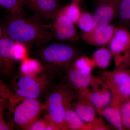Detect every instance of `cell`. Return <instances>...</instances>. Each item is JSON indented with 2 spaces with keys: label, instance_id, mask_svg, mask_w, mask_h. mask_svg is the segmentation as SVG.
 <instances>
[{
  "label": "cell",
  "instance_id": "cell-1",
  "mask_svg": "<svg viewBox=\"0 0 130 130\" xmlns=\"http://www.w3.org/2000/svg\"><path fill=\"white\" fill-rule=\"evenodd\" d=\"M3 32L15 42L40 45L54 38L52 29L39 19L9 12L3 24Z\"/></svg>",
  "mask_w": 130,
  "mask_h": 130
},
{
  "label": "cell",
  "instance_id": "cell-2",
  "mask_svg": "<svg viewBox=\"0 0 130 130\" xmlns=\"http://www.w3.org/2000/svg\"><path fill=\"white\" fill-rule=\"evenodd\" d=\"M78 95V91L66 83L58 84L47 94L43 106L46 113L45 118L58 130H64L65 113Z\"/></svg>",
  "mask_w": 130,
  "mask_h": 130
},
{
  "label": "cell",
  "instance_id": "cell-3",
  "mask_svg": "<svg viewBox=\"0 0 130 130\" xmlns=\"http://www.w3.org/2000/svg\"><path fill=\"white\" fill-rule=\"evenodd\" d=\"M39 56L44 70L49 73L65 70L80 56L74 47L60 43H53L40 50Z\"/></svg>",
  "mask_w": 130,
  "mask_h": 130
},
{
  "label": "cell",
  "instance_id": "cell-4",
  "mask_svg": "<svg viewBox=\"0 0 130 130\" xmlns=\"http://www.w3.org/2000/svg\"><path fill=\"white\" fill-rule=\"evenodd\" d=\"M12 121L25 130L29 127L38 117L43 106L37 99H30L13 95L9 105Z\"/></svg>",
  "mask_w": 130,
  "mask_h": 130
},
{
  "label": "cell",
  "instance_id": "cell-5",
  "mask_svg": "<svg viewBox=\"0 0 130 130\" xmlns=\"http://www.w3.org/2000/svg\"><path fill=\"white\" fill-rule=\"evenodd\" d=\"M13 83L14 95L25 98L37 99L48 82L46 76L43 72L34 76L22 73L14 78Z\"/></svg>",
  "mask_w": 130,
  "mask_h": 130
},
{
  "label": "cell",
  "instance_id": "cell-6",
  "mask_svg": "<svg viewBox=\"0 0 130 130\" xmlns=\"http://www.w3.org/2000/svg\"><path fill=\"white\" fill-rule=\"evenodd\" d=\"M108 46L112 54L115 68H118L127 58L130 50L129 29L121 25L116 27L113 37Z\"/></svg>",
  "mask_w": 130,
  "mask_h": 130
},
{
  "label": "cell",
  "instance_id": "cell-7",
  "mask_svg": "<svg viewBox=\"0 0 130 130\" xmlns=\"http://www.w3.org/2000/svg\"><path fill=\"white\" fill-rule=\"evenodd\" d=\"M78 91L91 103L100 116L103 109L109 106L112 100L111 91L105 82L100 86L89 87Z\"/></svg>",
  "mask_w": 130,
  "mask_h": 130
},
{
  "label": "cell",
  "instance_id": "cell-8",
  "mask_svg": "<svg viewBox=\"0 0 130 130\" xmlns=\"http://www.w3.org/2000/svg\"><path fill=\"white\" fill-rule=\"evenodd\" d=\"M64 71L66 83L77 90L91 87L103 81L101 77L96 76L92 73L84 72L71 66Z\"/></svg>",
  "mask_w": 130,
  "mask_h": 130
},
{
  "label": "cell",
  "instance_id": "cell-9",
  "mask_svg": "<svg viewBox=\"0 0 130 130\" xmlns=\"http://www.w3.org/2000/svg\"><path fill=\"white\" fill-rule=\"evenodd\" d=\"M121 0H107L96 3L93 14L95 29H101L109 25L116 16Z\"/></svg>",
  "mask_w": 130,
  "mask_h": 130
},
{
  "label": "cell",
  "instance_id": "cell-10",
  "mask_svg": "<svg viewBox=\"0 0 130 130\" xmlns=\"http://www.w3.org/2000/svg\"><path fill=\"white\" fill-rule=\"evenodd\" d=\"M24 6L35 12L38 18L54 19L61 9L59 0H22Z\"/></svg>",
  "mask_w": 130,
  "mask_h": 130
},
{
  "label": "cell",
  "instance_id": "cell-11",
  "mask_svg": "<svg viewBox=\"0 0 130 130\" xmlns=\"http://www.w3.org/2000/svg\"><path fill=\"white\" fill-rule=\"evenodd\" d=\"M52 28L54 38L60 42H75L79 40L75 24L66 17L58 14Z\"/></svg>",
  "mask_w": 130,
  "mask_h": 130
},
{
  "label": "cell",
  "instance_id": "cell-12",
  "mask_svg": "<svg viewBox=\"0 0 130 130\" xmlns=\"http://www.w3.org/2000/svg\"><path fill=\"white\" fill-rule=\"evenodd\" d=\"M1 36L0 40L1 72L5 76H9L13 71V51L15 41L4 32Z\"/></svg>",
  "mask_w": 130,
  "mask_h": 130
},
{
  "label": "cell",
  "instance_id": "cell-13",
  "mask_svg": "<svg viewBox=\"0 0 130 130\" xmlns=\"http://www.w3.org/2000/svg\"><path fill=\"white\" fill-rule=\"evenodd\" d=\"M116 27L109 24L102 29H95L90 32H82L80 36L84 41L91 46H103L108 45L111 40Z\"/></svg>",
  "mask_w": 130,
  "mask_h": 130
},
{
  "label": "cell",
  "instance_id": "cell-14",
  "mask_svg": "<svg viewBox=\"0 0 130 130\" xmlns=\"http://www.w3.org/2000/svg\"><path fill=\"white\" fill-rule=\"evenodd\" d=\"M71 108L86 123H91L98 118L97 111L94 106L87 98L79 94L77 98L72 103Z\"/></svg>",
  "mask_w": 130,
  "mask_h": 130
},
{
  "label": "cell",
  "instance_id": "cell-15",
  "mask_svg": "<svg viewBox=\"0 0 130 130\" xmlns=\"http://www.w3.org/2000/svg\"><path fill=\"white\" fill-rule=\"evenodd\" d=\"M122 103L113 96L109 106L105 108L102 112V116L110 125L118 130H124L120 116V108Z\"/></svg>",
  "mask_w": 130,
  "mask_h": 130
},
{
  "label": "cell",
  "instance_id": "cell-16",
  "mask_svg": "<svg viewBox=\"0 0 130 130\" xmlns=\"http://www.w3.org/2000/svg\"><path fill=\"white\" fill-rule=\"evenodd\" d=\"M64 120V130H93L90 123L83 121L71 108L66 112Z\"/></svg>",
  "mask_w": 130,
  "mask_h": 130
},
{
  "label": "cell",
  "instance_id": "cell-17",
  "mask_svg": "<svg viewBox=\"0 0 130 130\" xmlns=\"http://www.w3.org/2000/svg\"><path fill=\"white\" fill-rule=\"evenodd\" d=\"M20 70L23 74L28 76H37L44 70L42 64L36 59L26 58L22 60Z\"/></svg>",
  "mask_w": 130,
  "mask_h": 130
},
{
  "label": "cell",
  "instance_id": "cell-18",
  "mask_svg": "<svg viewBox=\"0 0 130 130\" xmlns=\"http://www.w3.org/2000/svg\"><path fill=\"white\" fill-rule=\"evenodd\" d=\"M112 57V54L109 48L103 46L96 50L91 58L94 61L96 67L105 70L109 67Z\"/></svg>",
  "mask_w": 130,
  "mask_h": 130
},
{
  "label": "cell",
  "instance_id": "cell-19",
  "mask_svg": "<svg viewBox=\"0 0 130 130\" xmlns=\"http://www.w3.org/2000/svg\"><path fill=\"white\" fill-rule=\"evenodd\" d=\"M79 5L71 1L62 7L58 14L64 15L76 24L77 23L82 13Z\"/></svg>",
  "mask_w": 130,
  "mask_h": 130
},
{
  "label": "cell",
  "instance_id": "cell-20",
  "mask_svg": "<svg viewBox=\"0 0 130 130\" xmlns=\"http://www.w3.org/2000/svg\"><path fill=\"white\" fill-rule=\"evenodd\" d=\"M116 17L120 25L130 28V0H121Z\"/></svg>",
  "mask_w": 130,
  "mask_h": 130
},
{
  "label": "cell",
  "instance_id": "cell-21",
  "mask_svg": "<svg viewBox=\"0 0 130 130\" xmlns=\"http://www.w3.org/2000/svg\"><path fill=\"white\" fill-rule=\"evenodd\" d=\"M71 66L84 72L90 73H92L94 68L96 67L93 59L86 56H79L73 63Z\"/></svg>",
  "mask_w": 130,
  "mask_h": 130
},
{
  "label": "cell",
  "instance_id": "cell-22",
  "mask_svg": "<svg viewBox=\"0 0 130 130\" xmlns=\"http://www.w3.org/2000/svg\"><path fill=\"white\" fill-rule=\"evenodd\" d=\"M77 24L83 32H90L95 29L93 14L89 12H82Z\"/></svg>",
  "mask_w": 130,
  "mask_h": 130
},
{
  "label": "cell",
  "instance_id": "cell-23",
  "mask_svg": "<svg viewBox=\"0 0 130 130\" xmlns=\"http://www.w3.org/2000/svg\"><path fill=\"white\" fill-rule=\"evenodd\" d=\"M0 5L9 12L23 14L24 5L22 0H0Z\"/></svg>",
  "mask_w": 130,
  "mask_h": 130
},
{
  "label": "cell",
  "instance_id": "cell-24",
  "mask_svg": "<svg viewBox=\"0 0 130 130\" xmlns=\"http://www.w3.org/2000/svg\"><path fill=\"white\" fill-rule=\"evenodd\" d=\"M120 112L124 130H130V99L121 103Z\"/></svg>",
  "mask_w": 130,
  "mask_h": 130
},
{
  "label": "cell",
  "instance_id": "cell-25",
  "mask_svg": "<svg viewBox=\"0 0 130 130\" xmlns=\"http://www.w3.org/2000/svg\"><path fill=\"white\" fill-rule=\"evenodd\" d=\"M27 50L24 43L15 42L13 51V57L16 60H23L27 58Z\"/></svg>",
  "mask_w": 130,
  "mask_h": 130
},
{
  "label": "cell",
  "instance_id": "cell-26",
  "mask_svg": "<svg viewBox=\"0 0 130 130\" xmlns=\"http://www.w3.org/2000/svg\"><path fill=\"white\" fill-rule=\"evenodd\" d=\"M93 126V130H109L111 126L108 125L101 118L98 117L94 121L90 123Z\"/></svg>",
  "mask_w": 130,
  "mask_h": 130
},
{
  "label": "cell",
  "instance_id": "cell-27",
  "mask_svg": "<svg viewBox=\"0 0 130 130\" xmlns=\"http://www.w3.org/2000/svg\"><path fill=\"white\" fill-rule=\"evenodd\" d=\"M50 124L49 121L46 118V119H37L29 127L28 130H45Z\"/></svg>",
  "mask_w": 130,
  "mask_h": 130
},
{
  "label": "cell",
  "instance_id": "cell-28",
  "mask_svg": "<svg viewBox=\"0 0 130 130\" xmlns=\"http://www.w3.org/2000/svg\"><path fill=\"white\" fill-rule=\"evenodd\" d=\"M130 68V52L129 55L125 60L118 68L115 69H126Z\"/></svg>",
  "mask_w": 130,
  "mask_h": 130
},
{
  "label": "cell",
  "instance_id": "cell-29",
  "mask_svg": "<svg viewBox=\"0 0 130 130\" xmlns=\"http://www.w3.org/2000/svg\"><path fill=\"white\" fill-rule=\"evenodd\" d=\"M9 126L5 123V121L3 120L2 118L1 117V121H0V130H9Z\"/></svg>",
  "mask_w": 130,
  "mask_h": 130
},
{
  "label": "cell",
  "instance_id": "cell-30",
  "mask_svg": "<svg viewBox=\"0 0 130 130\" xmlns=\"http://www.w3.org/2000/svg\"><path fill=\"white\" fill-rule=\"evenodd\" d=\"M83 0H71V1L76 3L78 5H80L81 3L83 1Z\"/></svg>",
  "mask_w": 130,
  "mask_h": 130
},
{
  "label": "cell",
  "instance_id": "cell-31",
  "mask_svg": "<svg viewBox=\"0 0 130 130\" xmlns=\"http://www.w3.org/2000/svg\"><path fill=\"white\" fill-rule=\"evenodd\" d=\"M107 1V0H96V3H98L102 2L105 1Z\"/></svg>",
  "mask_w": 130,
  "mask_h": 130
},
{
  "label": "cell",
  "instance_id": "cell-32",
  "mask_svg": "<svg viewBox=\"0 0 130 130\" xmlns=\"http://www.w3.org/2000/svg\"><path fill=\"white\" fill-rule=\"evenodd\" d=\"M130 52V49L129 51V54H128V55H129V53Z\"/></svg>",
  "mask_w": 130,
  "mask_h": 130
},
{
  "label": "cell",
  "instance_id": "cell-33",
  "mask_svg": "<svg viewBox=\"0 0 130 130\" xmlns=\"http://www.w3.org/2000/svg\"><path fill=\"white\" fill-rule=\"evenodd\" d=\"M128 69V70H129V72H130V69Z\"/></svg>",
  "mask_w": 130,
  "mask_h": 130
}]
</instances>
